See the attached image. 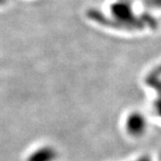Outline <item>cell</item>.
I'll return each mask as SVG.
<instances>
[{"label":"cell","instance_id":"obj_1","mask_svg":"<svg viewBox=\"0 0 161 161\" xmlns=\"http://www.w3.org/2000/svg\"><path fill=\"white\" fill-rule=\"evenodd\" d=\"M146 119L140 114H132L126 122L128 131L134 135L142 134L146 128Z\"/></svg>","mask_w":161,"mask_h":161},{"label":"cell","instance_id":"obj_2","mask_svg":"<svg viewBox=\"0 0 161 161\" xmlns=\"http://www.w3.org/2000/svg\"><path fill=\"white\" fill-rule=\"evenodd\" d=\"M5 1H6V0H0V5L3 4V3H5Z\"/></svg>","mask_w":161,"mask_h":161}]
</instances>
